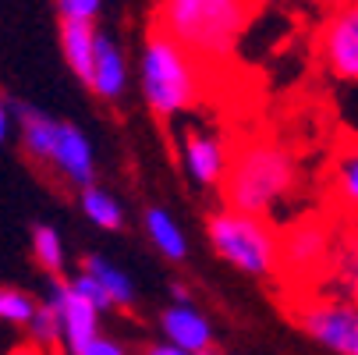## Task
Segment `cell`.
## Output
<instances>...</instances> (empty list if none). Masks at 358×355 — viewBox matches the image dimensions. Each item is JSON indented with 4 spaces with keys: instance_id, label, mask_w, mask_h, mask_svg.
<instances>
[{
    "instance_id": "6da1fadb",
    "label": "cell",
    "mask_w": 358,
    "mask_h": 355,
    "mask_svg": "<svg viewBox=\"0 0 358 355\" xmlns=\"http://www.w3.org/2000/svg\"><path fill=\"white\" fill-rule=\"evenodd\" d=\"M259 4L263 0H160L152 29L178 39L206 68H224L238 54Z\"/></svg>"
},
{
    "instance_id": "7a4b0ae2",
    "label": "cell",
    "mask_w": 358,
    "mask_h": 355,
    "mask_svg": "<svg viewBox=\"0 0 358 355\" xmlns=\"http://www.w3.org/2000/svg\"><path fill=\"white\" fill-rule=\"evenodd\" d=\"M220 188H224V207L270 217L298 188L294 153L284 142L266 139V135L245 139L231 153V167Z\"/></svg>"
},
{
    "instance_id": "3957f363",
    "label": "cell",
    "mask_w": 358,
    "mask_h": 355,
    "mask_svg": "<svg viewBox=\"0 0 358 355\" xmlns=\"http://www.w3.org/2000/svg\"><path fill=\"white\" fill-rule=\"evenodd\" d=\"M206 64L160 29H149L138 57V85L149 111L160 121H171L202 104L206 92Z\"/></svg>"
},
{
    "instance_id": "277c9868",
    "label": "cell",
    "mask_w": 358,
    "mask_h": 355,
    "mask_svg": "<svg viewBox=\"0 0 358 355\" xmlns=\"http://www.w3.org/2000/svg\"><path fill=\"white\" fill-rule=\"evenodd\" d=\"M206 231L217 256L238 267L241 274L273 277L280 270V235L266 217L224 207L206 221Z\"/></svg>"
},
{
    "instance_id": "5b68a950",
    "label": "cell",
    "mask_w": 358,
    "mask_h": 355,
    "mask_svg": "<svg viewBox=\"0 0 358 355\" xmlns=\"http://www.w3.org/2000/svg\"><path fill=\"white\" fill-rule=\"evenodd\" d=\"M334 242H337V231H330V224L320 214H305L291 221L287 231L280 235V270L294 281H313L327 274Z\"/></svg>"
},
{
    "instance_id": "8992f818",
    "label": "cell",
    "mask_w": 358,
    "mask_h": 355,
    "mask_svg": "<svg viewBox=\"0 0 358 355\" xmlns=\"http://www.w3.org/2000/svg\"><path fill=\"white\" fill-rule=\"evenodd\" d=\"M298 323L316 344L334 355H358V302L348 298H309L298 309Z\"/></svg>"
},
{
    "instance_id": "52a82bcc",
    "label": "cell",
    "mask_w": 358,
    "mask_h": 355,
    "mask_svg": "<svg viewBox=\"0 0 358 355\" xmlns=\"http://www.w3.org/2000/svg\"><path fill=\"white\" fill-rule=\"evenodd\" d=\"M320 61L337 82H358V0H341L320 29Z\"/></svg>"
},
{
    "instance_id": "ba28073f",
    "label": "cell",
    "mask_w": 358,
    "mask_h": 355,
    "mask_svg": "<svg viewBox=\"0 0 358 355\" xmlns=\"http://www.w3.org/2000/svg\"><path fill=\"white\" fill-rule=\"evenodd\" d=\"M181 160L195 185H224L227 167H231V153L224 139L210 128H188L181 135Z\"/></svg>"
},
{
    "instance_id": "9c48e42d",
    "label": "cell",
    "mask_w": 358,
    "mask_h": 355,
    "mask_svg": "<svg viewBox=\"0 0 358 355\" xmlns=\"http://www.w3.org/2000/svg\"><path fill=\"white\" fill-rule=\"evenodd\" d=\"M50 302L61 309V320H64V348L68 351H78L82 344H89L92 337H99V309L92 298H85L71 281H54L50 288Z\"/></svg>"
},
{
    "instance_id": "30bf717a",
    "label": "cell",
    "mask_w": 358,
    "mask_h": 355,
    "mask_svg": "<svg viewBox=\"0 0 358 355\" xmlns=\"http://www.w3.org/2000/svg\"><path fill=\"white\" fill-rule=\"evenodd\" d=\"M50 167L57 171L61 181L75 185L78 192L96 185V164H92V146L85 139V132L71 121H61V132H57V146H54V160Z\"/></svg>"
},
{
    "instance_id": "8fae6325",
    "label": "cell",
    "mask_w": 358,
    "mask_h": 355,
    "mask_svg": "<svg viewBox=\"0 0 358 355\" xmlns=\"http://www.w3.org/2000/svg\"><path fill=\"white\" fill-rule=\"evenodd\" d=\"M160 330H164V341L199 355V351H206L213 348V327L210 320L202 316L195 306H188V302H174V306L164 309L160 316Z\"/></svg>"
},
{
    "instance_id": "7c38bea8",
    "label": "cell",
    "mask_w": 358,
    "mask_h": 355,
    "mask_svg": "<svg viewBox=\"0 0 358 355\" xmlns=\"http://www.w3.org/2000/svg\"><path fill=\"white\" fill-rule=\"evenodd\" d=\"M96 43H99V32L92 22H61V54L82 85H92Z\"/></svg>"
},
{
    "instance_id": "4fadbf2b",
    "label": "cell",
    "mask_w": 358,
    "mask_h": 355,
    "mask_svg": "<svg viewBox=\"0 0 358 355\" xmlns=\"http://www.w3.org/2000/svg\"><path fill=\"white\" fill-rule=\"evenodd\" d=\"M15 114H18V132H22L25 157L50 167V160H54V146H57V132H61V121L46 118L43 111L25 107V104H15Z\"/></svg>"
},
{
    "instance_id": "5bb4252c",
    "label": "cell",
    "mask_w": 358,
    "mask_h": 355,
    "mask_svg": "<svg viewBox=\"0 0 358 355\" xmlns=\"http://www.w3.org/2000/svg\"><path fill=\"white\" fill-rule=\"evenodd\" d=\"M128 85V61H124V50L99 32V43H96V64H92V92L99 99H117Z\"/></svg>"
},
{
    "instance_id": "9a60e30c",
    "label": "cell",
    "mask_w": 358,
    "mask_h": 355,
    "mask_svg": "<svg viewBox=\"0 0 358 355\" xmlns=\"http://www.w3.org/2000/svg\"><path fill=\"white\" fill-rule=\"evenodd\" d=\"M327 274L337 284V298L358 302V221L348 231H337L334 256H330Z\"/></svg>"
},
{
    "instance_id": "2e32d148",
    "label": "cell",
    "mask_w": 358,
    "mask_h": 355,
    "mask_svg": "<svg viewBox=\"0 0 358 355\" xmlns=\"http://www.w3.org/2000/svg\"><path fill=\"white\" fill-rule=\"evenodd\" d=\"M330 188H334V202L358 221V139H344L334 167H330Z\"/></svg>"
},
{
    "instance_id": "e0dca14e",
    "label": "cell",
    "mask_w": 358,
    "mask_h": 355,
    "mask_svg": "<svg viewBox=\"0 0 358 355\" xmlns=\"http://www.w3.org/2000/svg\"><path fill=\"white\" fill-rule=\"evenodd\" d=\"M145 235H149V242L157 245V252L164 260H171V263H181L185 256H188V242H185V231L178 228V221L164 210V207H149L145 210Z\"/></svg>"
},
{
    "instance_id": "ac0fdd59",
    "label": "cell",
    "mask_w": 358,
    "mask_h": 355,
    "mask_svg": "<svg viewBox=\"0 0 358 355\" xmlns=\"http://www.w3.org/2000/svg\"><path fill=\"white\" fill-rule=\"evenodd\" d=\"M82 270L92 274L99 284L107 288V295H110L114 306H121V309H131V306H135V284H131V277H128L121 267H114V263L103 260V256H85V260H82Z\"/></svg>"
},
{
    "instance_id": "d6986e66",
    "label": "cell",
    "mask_w": 358,
    "mask_h": 355,
    "mask_svg": "<svg viewBox=\"0 0 358 355\" xmlns=\"http://www.w3.org/2000/svg\"><path fill=\"white\" fill-rule=\"evenodd\" d=\"M78 202H82V214L96 224V228H103V231H117L124 224V210H121V202L107 192V188H99V185H89L78 192Z\"/></svg>"
},
{
    "instance_id": "ffe728a7",
    "label": "cell",
    "mask_w": 358,
    "mask_h": 355,
    "mask_svg": "<svg viewBox=\"0 0 358 355\" xmlns=\"http://www.w3.org/2000/svg\"><path fill=\"white\" fill-rule=\"evenodd\" d=\"M29 341L36 344V348H43V351H57L61 344H64V320H61V309L54 306V302H39V309H36V316L29 320Z\"/></svg>"
},
{
    "instance_id": "44dd1931",
    "label": "cell",
    "mask_w": 358,
    "mask_h": 355,
    "mask_svg": "<svg viewBox=\"0 0 358 355\" xmlns=\"http://www.w3.org/2000/svg\"><path fill=\"white\" fill-rule=\"evenodd\" d=\"M32 256H36V263L46 274H54V277L64 274V242L50 224H36L32 228Z\"/></svg>"
},
{
    "instance_id": "7402d4cb",
    "label": "cell",
    "mask_w": 358,
    "mask_h": 355,
    "mask_svg": "<svg viewBox=\"0 0 358 355\" xmlns=\"http://www.w3.org/2000/svg\"><path fill=\"white\" fill-rule=\"evenodd\" d=\"M36 309H39V302L29 291H22V288H0V323L29 327Z\"/></svg>"
},
{
    "instance_id": "603a6c76",
    "label": "cell",
    "mask_w": 358,
    "mask_h": 355,
    "mask_svg": "<svg viewBox=\"0 0 358 355\" xmlns=\"http://www.w3.org/2000/svg\"><path fill=\"white\" fill-rule=\"evenodd\" d=\"M61 22H96L103 0H54Z\"/></svg>"
},
{
    "instance_id": "cb8c5ba5",
    "label": "cell",
    "mask_w": 358,
    "mask_h": 355,
    "mask_svg": "<svg viewBox=\"0 0 358 355\" xmlns=\"http://www.w3.org/2000/svg\"><path fill=\"white\" fill-rule=\"evenodd\" d=\"M71 284H75V288H78V291H82L85 298H92V302H96V306H99V309H103V313H107V309H114V302H110V295H107V288H103V284H99V281H96L92 274H85V270H82L78 277H71Z\"/></svg>"
},
{
    "instance_id": "d4e9b609",
    "label": "cell",
    "mask_w": 358,
    "mask_h": 355,
    "mask_svg": "<svg viewBox=\"0 0 358 355\" xmlns=\"http://www.w3.org/2000/svg\"><path fill=\"white\" fill-rule=\"evenodd\" d=\"M71 355H128V351H124V344H121V341L99 334V337H92L89 344H82V348H78V351H71Z\"/></svg>"
},
{
    "instance_id": "484cf974",
    "label": "cell",
    "mask_w": 358,
    "mask_h": 355,
    "mask_svg": "<svg viewBox=\"0 0 358 355\" xmlns=\"http://www.w3.org/2000/svg\"><path fill=\"white\" fill-rule=\"evenodd\" d=\"M11 111H15V107H8L4 99H0V146H4L8 135H11Z\"/></svg>"
},
{
    "instance_id": "4316f807",
    "label": "cell",
    "mask_w": 358,
    "mask_h": 355,
    "mask_svg": "<svg viewBox=\"0 0 358 355\" xmlns=\"http://www.w3.org/2000/svg\"><path fill=\"white\" fill-rule=\"evenodd\" d=\"M145 355H192V351H185V348H178V344L164 341V344H152V348H145Z\"/></svg>"
},
{
    "instance_id": "83f0119b",
    "label": "cell",
    "mask_w": 358,
    "mask_h": 355,
    "mask_svg": "<svg viewBox=\"0 0 358 355\" xmlns=\"http://www.w3.org/2000/svg\"><path fill=\"white\" fill-rule=\"evenodd\" d=\"M11 355H50V351H43V348H36V344L29 341V344H18V348H11Z\"/></svg>"
},
{
    "instance_id": "f1b7e54d",
    "label": "cell",
    "mask_w": 358,
    "mask_h": 355,
    "mask_svg": "<svg viewBox=\"0 0 358 355\" xmlns=\"http://www.w3.org/2000/svg\"><path fill=\"white\" fill-rule=\"evenodd\" d=\"M298 4H305V8H334V4H341V0H298Z\"/></svg>"
},
{
    "instance_id": "f546056e",
    "label": "cell",
    "mask_w": 358,
    "mask_h": 355,
    "mask_svg": "<svg viewBox=\"0 0 358 355\" xmlns=\"http://www.w3.org/2000/svg\"><path fill=\"white\" fill-rule=\"evenodd\" d=\"M171 295H174V302H188V291H185L181 284H174V288H171Z\"/></svg>"
},
{
    "instance_id": "4dcf8cb0",
    "label": "cell",
    "mask_w": 358,
    "mask_h": 355,
    "mask_svg": "<svg viewBox=\"0 0 358 355\" xmlns=\"http://www.w3.org/2000/svg\"><path fill=\"white\" fill-rule=\"evenodd\" d=\"M199 355H224V351H213V348H206V351H199Z\"/></svg>"
}]
</instances>
